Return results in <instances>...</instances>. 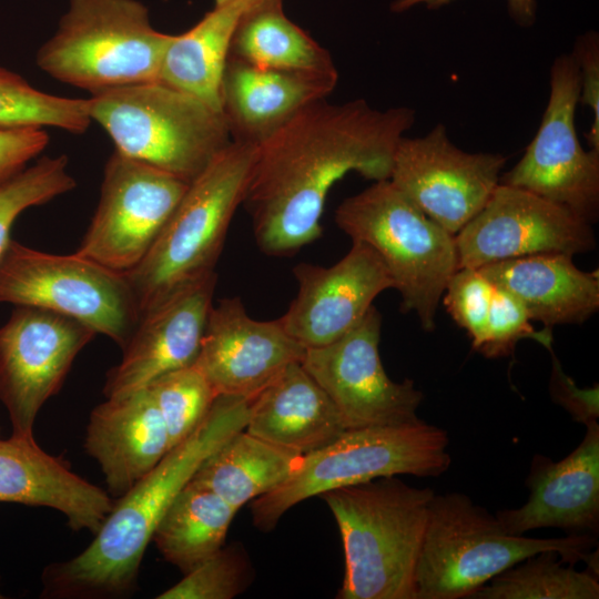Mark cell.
Returning a JSON list of instances; mask_svg holds the SVG:
<instances>
[{
    "mask_svg": "<svg viewBox=\"0 0 599 599\" xmlns=\"http://www.w3.org/2000/svg\"><path fill=\"white\" fill-rule=\"evenodd\" d=\"M545 327L581 324L599 308V274L578 268L567 254H537L478 268Z\"/></svg>",
    "mask_w": 599,
    "mask_h": 599,
    "instance_id": "cell-24",
    "label": "cell"
},
{
    "mask_svg": "<svg viewBox=\"0 0 599 599\" xmlns=\"http://www.w3.org/2000/svg\"><path fill=\"white\" fill-rule=\"evenodd\" d=\"M84 448L99 464L111 495H125L171 449L150 389L145 386L95 406Z\"/></svg>",
    "mask_w": 599,
    "mask_h": 599,
    "instance_id": "cell-22",
    "label": "cell"
},
{
    "mask_svg": "<svg viewBox=\"0 0 599 599\" xmlns=\"http://www.w3.org/2000/svg\"><path fill=\"white\" fill-rule=\"evenodd\" d=\"M0 502L53 508L72 530L93 535L114 506L106 491L45 453L33 435L13 434L0 439Z\"/></svg>",
    "mask_w": 599,
    "mask_h": 599,
    "instance_id": "cell-21",
    "label": "cell"
},
{
    "mask_svg": "<svg viewBox=\"0 0 599 599\" xmlns=\"http://www.w3.org/2000/svg\"><path fill=\"white\" fill-rule=\"evenodd\" d=\"M90 326L51 311L14 306L0 326V402L13 435H33L43 404L61 388Z\"/></svg>",
    "mask_w": 599,
    "mask_h": 599,
    "instance_id": "cell-14",
    "label": "cell"
},
{
    "mask_svg": "<svg viewBox=\"0 0 599 599\" xmlns=\"http://www.w3.org/2000/svg\"><path fill=\"white\" fill-rule=\"evenodd\" d=\"M253 579L246 552L237 546L222 547L158 599H232Z\"/></svg>",
    "mask_w": 599,
    "mask_h": 599,
    "instance_id": "cell-34",
    "label": "cell"
},
{
    "mask_svg": "<svg viewBox=\"0 0 599 599\" xmlns=\"http://www.w3.org/2000/svg\"><path fill=\"white\" fill-rule=\"evenodd\" d=\"M597 575L576 570L556 551H542L495 576L468 599H598Z\"/></svg>",
    "mask_w": 599,
    "mask_h": 599,
    "instance_id": "cell-30",
    "label": "cell"
},
{
    "mask_svg": "<svg viewBox=\"0 0 599 599\" xmlns=\"http://www.w3.org/2000/svg\"><path fill=\"white\" fill-rule=\"evenodd\" d=\"M506 162L500 153L463 151L438 123L426 135L400 139L388 180L430 220L456 235L487 204Z\"/></svg>",
    "mask_w": 599,
    "mask_h": 599,
    "instance_id": "cell-15",
    "label": "cell"
},
{
    "mask_svg": "<svg viewBox=\"0 0 599 599\" xmlns=\"http://www.w3.org/2000/svg\"><path fill=\"white\" fill-rule=\"evenodd\" d=\"M244 429L302 456L347 430L337 407L301 362L288 365L250 400Z\"/></svg>",
    "mask_w": 599,
    "mask_h": 599,
    "instance_id": "cell-25",
    "label": "cell"
},
{
    "mask_svg": "<svg viewBox=\"0 0 599 599\" xmlns=\"http://www.w3.org/2000/svg\"><path fill=\"white\" fill-rule=\"evenodd\" d=\"M230 1H235V0H215V6L217 4H222V3H226V2H230ZM246 3V6L248 7V10L252 9V8H255L260 4H263L265 2H270V1H277V0H242ZM280 1H283V0H280Z\"/></svg>",
    "mask_w": 599,
    "mask_h": 599,
    "instance_id": "cell-41",
    "label": "cell"
},
{
    "mask_svg": "<svg viewBox=\"0 0 599 599\" xmlns=\"http://www.w3.org/2000/svg\"><path fill=\"white\" fill-rule=\"evenodd\" d=\"M171 37L151 26L138 0H70L35 61L55 80L97 95L159 81Z\"/></svg>",
    "mask_w": 599,
    "mask_h": 599,
    "instance_id": "cell-6",
    "label": "cell"
},
{
    "mask_svg": "<svg viewBox=\"0 0 599 599\" xmlns=\"http://www.w3.org/2000/svg\"><path fill=\"white\" fill-rule=\"evenodd\" d=\"M495 286L478 268L454 272L443 294V304L456 324L464 328L478 351L485 341Z\"/></svg>",
    "mask_w": 599,
    "mask_h": 599,
    "instance_id": "cell-35",
    "label": "cell"
},
{
    "mask_svg": "<svg viewBox=\"0 0 599 599\" xmlns=\"http://www.w3.org/2000/svg\"><path fill=\"white\" fill-rule=\"evenodd\" d=\"M580 71L562 54L550 68V93L535 138L500 183L556 203L590 224L599 215V151H586L577 135Z\"/></svg>",
    "mask_w": 599,
    "mask_h": 599,
    "instance_id": "cell-11",
    "label": "cell"
},
{
    "mask_svg": "<svg viewBox=\"0 0 599 599\" xmlns=\"http://www.w3.org/2000/svg\"><path fill=\"white\" fill-rule=\"evenodd\" d=\"M89 103L118 152L187 183L232 141L222 113L160 81L110 90Z\"/></svg>",
    "mask_w": 599,
    "mask_h": 599,
    "instance_id": "cell-9",
    "label": "cell"
},
{
    "mask_svg": "<svg viewBox=\"0 0 599 599\" xmlns=\"http://www.w3.org/2000/svg\"><path fill=\"white\" fill-rule=\"evenodd\" d=\"M92 122L89 99L57 97L0 67V129L53 126L83 133Z\"/></svg>",
    "mask_w": 599,
    "mask_h": 599,
    "instance_id": "cell-31",
    "label": "cell"
},
{
    "mask_svg": "<svg viewBox=\"0 0 599 599\" xmlns=\"http://www.w3.org/2000/svg\"><path fill=\"white\" fill-rule=\"evenodd\" d=\"M382 317L373 305L335 342L306 348L301 362L341 413L347 429L419 420L423 393L412 379L394 382L380 361Z\"/></svg>",
    "mask_w": 599,
    "mask_h": 599,
    "instance_id": "cell-13",
    "label": "cell"
},
{
    "mask_svg": "<svg viewBox=\"0 0 599 599\" xmlns=\"http://www.w3.org/2000/svg\"><path fill=\"white\" fill-rule=\"evenodd\" d=\"M416 121L407 106L378 110L358 99H321L256 145L243 201L258 248L290 256L322 234L331 187L349 172L388 180L398 142Z\"/></svg>",
    "mask_w": 599,
    "mask_h": 599,
    "instance_id": "cell-1",
    "label": "cell"
},
{
    "mask_svg": "<svg viewBox=\"0 0 599 599\" xmlns=\"http://www.w3.org/2000/svg\"><path fill=\"white\" fill-rule=\"evenodd\" d=\"M256 145L231 141L189 183L144 258L123 273L140 315L214 271L233 215L243 204ZM141 318V317H140Z\"/></svg>",
    "mask_w": 599,
    "mask_h": 599,
    "instance_id": "cell-5",
    "label": "cell"
},
{
    "mask_svg": "<svg viewBox=\"0 0 599 599\" xmlns=\"http://www.w3.org/2000/svg\"><path fill=\"white\" fill-rule=\"evenodd\" d=\"M146 387L164 420L171 448L196 428L217 397L194 364L166 373Z\"/></svg>",
    "mask_w": 599,
    "mask_h": 599,
    "instance_id": "cell-33",
    "label": "cell"
},
{
    "mask_svg": "<svg viewBox=\"0 0 599 599\" xmlns=\"http://www.w3.org/2000/svg\"><path fill=\"white\" fill-rule=\"evenodd\" d=\"M2 598H4V596H3V595L1 593V591H0V599H2Z\"/></svg>",
    "mask_w": 599,
    "mask_h": 599,
    "instance_id": "cell-42",
    "label": "cell"
},
{
    "mask_svg": "<svg viewBox=\"0 0 599 599\" xmlns=\"http://www.w3.org/2000/svg\"><path fill=\"white\" fill-rule=\"evenodd\" d=\"M530 322L526 309L514 296L495 287L486 337L477 352L488 358L509 356L524 338L535 339L546 348L552 346L551 328L536 331Z\"/></svg>",
    "mask_w": 599,
    "mask_h": 599,
    "instance_id": "cell-36",
    "label": "cell"
},
{
    "mask_svg": "<svg viewBox=\"0 0 599 599\" xmlns=\"http://www.w3.org/2000/svg\"><path fill=\"white\" fill-rule=\"evenodd\" d=\"M453 0H396L392 4V10L402 12L414 6L424 4L429 9H437L449 3ZM508 9L516 22L521 26L534 23L536 12L535 0H507Z\"/></svg>",
    "mask_w": 599,
    "mask_h": 599,
    "instance_id": "cell-40",
    "label": "cell"
},
{
    "mask_svg": "<svg viewBox=\"0 0 599 599\" xmlns=\"http://www.w3.org/2000/svg\"><path fill=\"white\" fill-rule=\"evenodd\" d=\"M247 10L242 0L217 4L190 30L172 35L159 81L222 113V83L230 48L236 27Z\"/></svg>",
    "mask_w": 599,
    "mask_h": 599,
    "instance_id": "cell-26",
    "label": "cell"
},
{
    "mask_svg": "<svg viewBox=\"0 0 599 599\" xmlns=\"http://www.w3.org/2000/svg\"><path fill=\"white\" fill-rule=\"evenodd\" d=\"M250 400L217 396L196 428L114 504L92 542L42 573L43 598H113L136 583L140 565L164 511L201 463L245 428Z\"/></svg>",
    "mask_w": 599,
    "mask_h": 599,
    "instance_id": "cell-2",
    "label": "cell"
},
{
    "mask_svg": "<svg viewBox=\"0 0 599 599\" xmlns=\"http://www.w3.org/2000/svg\"><path fill=\"white\" fill-rule=\"evenodd\" d=\"M305 352L278 318L256 321L229 297L212 305L194 365L217 396L252 399Z\"/></svg>",
    "mask_w": 599,
    "mask_h": 599,
    "instance_id": "cell-18",
    "label": "cell"
},
{
    "mask_svg": "<svg viewBox=\"0 0 599 599\" xmlns=\"http://www.w3.org/2000/svg\"><path fill=\"white\" fill-rule=\"evenodd\" d=\"M49 143L43 128L0 129V184L27 167Z\"/></svg>",
    "mask_w": 599,
    "mask_h": 599,
    "instance_id": "cell-38",
    "label": "cell"
},
{
    "mask_svg": "<svg viewBox=\"0 0 599 599\" xmlns=\"http://www.w3.org/2000/svg\"><path fill=\"white\" fill-rule=\"evenodd\" d=\"M215 284L213 272L176 290L141 316L120 363L106 374L105 398L130 394L195 363Z\"/></svg>",
    "mask_w": 599,
    "mask_h": 599,
    "instance_id": "cell-19",
    "label": "cell"
},
{
    "mask_svg": "<svg viewBox=\"0 0 599 599\" xmlns=\"http://www.w3.org/2000/svg\"><path fill=\"white\" fill-rule=\"evenodd\" d=\"M435 491L396 476L321 497L339 528L345 575L339 599H416L415 571Z\"/></svg>",
    "mask_w": 599,
    "mask_h": 599,
    "instance_id": "cell-3",
    "label": "cell"
},
{
    "mask_svg": "<svg viewBox=\"0 0 599 599\" xmlns=\"http://www.w3.org/2000/svg\"><path fill=\"white\" fill-rule=\"evenodd\" d=\"M302 455L242 429L197 467L190 481L204 487L237 510L284 483Z\"/></svg>",
    "mask_w": 599,
    "mask_h": 599,
    "instance_id": "cell-27",
    "label": "cell"
},
{
    "mask_svg": "<svg viewBox=\"0 0 599 599\" xmlns=\"http://www.w3.org/2000/svg\"><path fill=\"white\" fill-rule=\"evenodd\" d=\"M297 294L278 319L305 348L328 345L357 325L382 292L394 288L378 254L353 242L332 266L300 263L293 268Z\"/></svg>",
    "mask_w": 599,
    "mask_h": 599,
    "instance_id": "cell-17",
    "label": "cell"
},
{
    "mask_svg": "<svg viewBox=\"0 0 599 599\" xmlns=\"http://www.w3.org/2000/svg\"><path fill=\"white\" fill-rule=\"evenodd\" d=\"M236 511L213 491L189 481L164 511L152 540L167 562L186 573L223 547Z\"/></svg>",
    "mask_w": 599,
    "mask_h": 599,
    "instance_id": "cell-29",
    "label": "cell"
},
{
    "mask_svg": "<svg viewBox=\"0 0 599 599\" xmlns=\"http://www.w3.org/2000/svg\"><path fill=\"white\" fill-rule=\"evenodd\" d=\"M189 183L116 150L105 163L99 204L77 254L126 273L148 254Z\"/></svg>",
    "mask_w": 599,
    "mask_h": 599,
    "instance_id": "cell-12",
    "label": "cell"
},
{
    "mask_svg": "<svg viewBox=\"0 0 599 599\" xmlns=\"http://www.w3.org/2000/svg\"><path fill=\"white\" fill-rule=\"evenodd\" d=\"M75 185L63 154L42 156L0 184V261L12 240L10 232L18 216L29 207L70 192Z\"/></svg>",
    "mask_w": 599,
    "mask_h": 599,
    "instance_id": "cell-32",
    "label": "cell"
},
{
    "mask_svg": "<svg viewBox=\"0 0 599 599\" xmlns=\"http://www.w3.org/2000/svg\"><path fill=\"white\" fill-rule=\"evenodd\" d=\"M336 74L265 69L229 57L222 83V114L231 140L258 145L301 109L326 99Z\"/></svg>",
    "mask_w": 599,
    "mask_h": 599,
    "instance_id": "cell-23",
    "label": "cell"
},
{
    "mask_svg": "<svg viewBox=\"0 0 599 599\" xmlns=\"http://www.w3.org/2000/svg\"><path fill=\"white\" fill-rule=\"evenodd\" d=\"M596 537L569 534L531 538L508 532L496 515L461 493L434 495L416 571V599H464L491 578L542 551H556L570 565L588 561Z\"/></svg>",
    "mask_w": 599,
    "mask_h": 599,
    "instance_id": "cell-4",
    "label": "cell"
},
{
    "mask_svg": "<svg viewBox=\"0 0 599 599\" xmlns=\"http://www.w3.org/2000/svg\"><path fill=\"white\" fill-rule=\"evenodd\" d=\"M1 303L72 317L113 339L121 349L141 317L123 273L77 253H45L14 240L0 261Z\"/></svg>",
    "mask_w": 599,
    "mask_h": 599,
    "instance_id": "cell-10",
    "label": "cell"
},
{
    "mask_svg": "<svg viewBox=\"0 0 599 599\" xmlns=\"http://www.w3.org/2000/svg\"><path fill=\"white\" fill-rule=\"evenodd\" d=\"M283 1L247 10L234 32L229 57L252 65L311 74H336L328 51L291 21Z\"/></svg>",
    "mask_w": 599,
    "mask_h": 599,
    "instance_id": "cell-28",
    "label": "cell"
},
{
    "mask_svg": "<svg viewBox=\"0 0 599 599\" xmlns=\"http://www.w3.org/2000/svg\"><path fill=\"white\" fill-rule=\"evenodd\" d=\"M447 433L414 423L353 428L331 444L302 456L287 479L252 501L253 524L272 530L296 504L323 493L379 477H437L451 464Z\"/></svg>",
    "mask_w": 599,
    "mask_h": 599,
    "instance_id": "cell-8",
    "label": "cell"
},
{
    "mask_svg": "<svg viewBox=\"0 0 599 599\" xmlns=\"http://www.w3.org/2000/svg\"><path fill=\"white\" fill-rule=\"evenodd\" d=\"M336 225L370 246L402 297V308L430 332L448 280L457 270L455 235L424 214L389 180L345 199Z\"/></svg>",
    "mask_w": 599,
    "mask_h": 599,
    "instance_id": "cell-7",
    "label": "cell"
},
{
    "mask_svg": "<svg viewBox=\"0 0 599 599\" xmlns=\"http://www.w3.org/2000/svg\"><path fill=\"white\" fill-rule=\"evenodd\" d=\"M583 439L567 457L554 461L535 455L526 480L530 494L516 509L496 514L512 535L546 527L596 535L599 528V425L587 424Z\"/></svg>",
    "mask_w": 599,
    "mask_h": 599,
    "instance_id": "cell-20",
    "label": "cell"
},
{
    "mask_svg": "<svg viewBox=\"0 0 599 599\" xmlns=\"http://www.w3.org/2000/svg\"><path fill=\"white\" fill-rule=\"evenodd\" d=\"M580 71L579 102L591 109L593 119L586 134L590 149L599 151V39L593 31L579 37L571 52Z\"/></svg>",
    "mask_w": 599,
    "mask_h": 599,
    "instance_id": "cell-37",
    "label": "cell"
},
{
    "mask_svg": "<svg viewBox=\"0 0 599 599\" xmlns=\"http://www.w3.org/2000/svg\"><path fill=\"white\" fill-rule=\"evenodd\" d=\"M457 270L537 254L586 253L592 224L534 193L499 183L484 209L456 235Z\"/></svg>",
    "mask_w": 599,
    "mask_h": 599,
    "instance_id": "cell-16",
    "label": "cell"
},
{
    "mask_svg": "<svg viewBox=\"0 0 599 599\" xmlns=\"http://www.w3.org/2000/svg\"><path fill=\"white\" fill-rule=\"evenodd\" d=\"M547 349L552 357L549 383L551 398L567 409L576 420L586 425L597 422L599 415L598 385L591 388H578L573 380L564 373L552 347L549 346Z\"/></svg>",
    "mask_w": 599,
    "mask_h": 599,
    "instance_id": "cell-39",
    "label": "cell"
}]
</instances>
